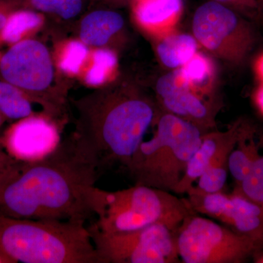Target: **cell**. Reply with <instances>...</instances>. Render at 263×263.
Listing matches in <instances>:
<instances>
[{"label":"cell","mask_w":263,"mask_h":263,"mask_svg":"<svg viewBox=\"0 0 263 263\" xmlns=\"http://www.w3.org/2000/svg\"><path fill=\"white\" fill-rule=\"evenodd\" d=\"M242 122V120L236 121L226 131L224 140L216 155L213 157L209 167L197 179L198 183L197 186H193L189 191L203 194L222 191L228 179V159L236 145Z\"/></svg>","instance_id":"cell-13"},{"label":"cell","mask_w":263,"mask_h":263,"mask_svg":"<svg viewBox=\"0 0 263 263\" xmlns=\"http://www.w3.org/2000/svg\"><path fill=\"white\" fill-rule=\"evenodd\" d=\"M188 200L195 212L221 221L232 230L263 243V205L243 195L233 193L203 194L187 192Z\"/></svg>","instance_id":"cell-9"},{"label":"cell","mask_w":263,"mask_h":263,"mask_svg":"<svg viewBox=\"0 0 263 263\" xmlns=\"http://www.w3.org/2000/svg\"><path fill=\"white\" fill-rule=\"evenodd\" d=\"M198 45L192 34H169L157 44V56L162 65L167 68L176 70L196 54Z\"/></svg>","instance_id":"cell-18"},{"label":"cell","mask_w":263,"mask_h":263,"mask_svg":"<svg viewBox=\"0 0 263 263\" xmlns=\"http://www.w3.org/2000/svg\"><path fill=\"white\" fill-rule=\"evenodd\" d=\"M109 4L118 5V6H124V5H133L138 0H103Z\"/></svg>","instance_id":"cell-29"},{"label":"cell","mask_w":263,"mask_h":263,"mask_svg":"<svg viewBox=\"0 0 263 263\" xmlns=\"http://www.w3.org/2000/svg\"><path fill=\"white\" fill-rule=\"evenodd\" d=\"M42 21V16L32 10H14L0 31V38L3 42L15 44L22 41L24 34L37 27Z\"/></svg>","instance_id":"cell-21"},{"label":"cell","mask_w":263,"mask_h":263,"mask_svg":"<svg viewBox=\"0 0 263 263\" xmlns=\"http://www.w3.org/2000/svg\"><path fill=\"white\" fill-rule=\"evenodd\" d=\"M258 10L259 21L263 20V0H254Z\"/></svg>","instance_id":"cell-31"},{"label":"cell","mask_w":263,"mask_h":263,"mask_svg":"<svg viewBox=\"0 0 263 263\" xmlns=\"http://www.w3.org/2000/svg\"><path fill=\"white\" fill-rule=\"evenodd\" d=\"M176 70L184 84L205 99L204 95H206L209 91L205 84L211 80L213 73L212 63L206 57L197 53L190 61Z\"/></svg>","instance_id":"cell-20"},{"label":"cell","mask_w":263,"mask_h":263,"mask_svg":"<svg viewBox=\"0 0 263 263\" xmlns=\"http://www.w3.org/2000/svg\"><path fill=\"white\" fill-rule=\"evenodd\" d=\"M233 8L252 21H259L258 10L254 0H211Z\"/></svg>","instance_id":"cell-26"},{"label":"cell","mask_w":263,"mask_h":263,"mask_svg":"<svg viewBox=\"0 0 263 263\" xmlns=\"http://www.w3.org/2000/svg\"><path fill=\"white\" fill-rule=\"evenodd\" d=\"M56 127L47 119L32 116L21 119L7 136L8 155L17 160L42 157L58 144Z\"/></svg>","instance_id":"cell-12"},{"label":"cell","mask_w":263,"mask_h":263,"mask_svg":"<svg viewBox=\"0 0 263 263\" xmlns=\"http://www.w3.org/2000/svg\"><path fill=\"white\" fill-rule=\"evenodd\" d=\"M117 63V56L113 51L105 48L98 50L93 57V65L86 74V83L91 86L103 84L115 68Z\"/></svg>","instance_id":"cell-24"},{"label":"cell","mask_w":263,"mask_h":263,"mask_svg":"<svg viewBox=\"0 0 263 263\" xmlns=\"http://www.w3.org/2000/svg\"><path fill=\"white\" fill-rule=\"evenodd\" d=\"M133 12L138 22L155 30L170 28L182 13L183 0H138L133 3Z\"/></svg>","instance_id":"cell-14"},{"label":"cell","mask_w":263,"mask_h":263,"mask_svg":"<svg viewBox=\"0 0 263 263\" xmlns=\"http://www.w3.org/2000/svg\"><path fill=\"white\" fill-rule=\"evenodd\" d=\"M88 229L100 263L181 262L176 232L162 224L124 233H106L93 224Z\"/></svg>","instance_id":"cell-8"},{"label":"cell","mask_w":263,"mask_h":263,"mask_svg":"<svg viewBox=\"0 0 263 263\" xmlns=\"http://www.w3.org/2000/svg\"><path fill=\"white\" fill-rule=\"evenodd\" d=\"M3 80L27 94L48 89L53 79V67L47 48L34 40L13 44L0 59Z\"/></svg>","instance_id":"cell-10"},{"label":"cell","mask_w":263,"mask_h":263,"mask_svg":"<svg viewBox=\"0 0 263 263\" xmlns=\"http://www.w3.org/2000/svg\"><path fill=\"white\" fill-rule=\"evenodd\" d=\"M197 214L188 199L145 185L108 192L99 189L94 226L106 233H124L162 224L176 232L188 216Z\"/></svg>","instance_id":"cell-5"},{"label":"cell","mask_w":263,"mask_h":263,"mask_svg":"<svg viewBox=\"0 0 263 263\" xmlns=\"http://www.w3.org/2000/svg\"><path fill=\"white\" fill-rule=\"evenodd\" d=\"M224 136L226 132H207L202 135L201 143L190 159L186 171L174 193L178 195L186 193L193 187L194 183L209 167Z\"/></svg>","instance_id":"cell-15"},{"label":"cell","mask_w":263,"mask_h":263,"mask_svg":"<svg viewBox=\"0 0 263 263\" xmlns=\"http://www.w3.org/2000/svg\"><path fill=\"white\" fill-rule=\"evenodd\" d=\"M252 22L233 8L209 0L194 13L193 35L198 44L214 57L239 67L247 61L258 43Z\"/></svg>","instance_id":"cell-6"},{"label":"cell","mask_w":263,"mask_h":263,"mask_svg":"<svg viewBox=\"0 0 263 263\" xmlns=\"http://www.w3.org/2000/svg\"><path fill=\"white\" fill-rule=\"evenodd\" d=\"M99 168L73 134L35 160L0 170V214L86 222L95 216Z\"/></svg>","instance_id":"cell-1"},{"label":"cell","mask_w":263,"mask_h":263,"mask_svg":"<svg viewBox=\"0 0 263 263\" xmlns=\"http://www.w3.org/2000/svg\"><path fill=\"white\" fill-rule=\"evenodd\" d=\"M14 8L36 10L69 19L79 15L83 0H7Z\"/></svg>","instance_id":"cell-22"},{"label":"cell","mask_w":263,"mask_h":263,"mask_svg":"<svg viewBox=\"0 0 263 263\" xmlns=\"http://www.w3.org/2000/svg\"><path fill=\"white\" fill-rule=\"evenodd\" d=\"M156 124L153 138L142 142L127 170L136 184L174 193L204 133L193 123L166 112L159 115Z\"/></svg>","instance_id":"cell-4"},{"label":"cell","mask_w":263,"mask_h":263,"mask_svg":"<svg viewBox=\"0 0 263 263\" xmlns=\"http://www.w3.org/2000/svg\"><path fill=\"white\" fill-rule=\"evenodd\" d=\"M28 95L14 85L0 81V113L7 119L21 120L34 116Z\"/></svg>","instance_id":"cell-19"},{"label":"cell","mask_w":263,"mask_h":263,"mask_svg":"<svg viewBox=\"0 0 263 263\" xmlns=\"http://www.w3.org/2000/svg\"><path fill=\"white\" fill-rule=\"evenodd\" d=\"M235 190L263 205V156L259 155L256 159L248 174L236 185Z\"/></svg>","instance_id":"cell-23"},{"label":"cell","mask_w":263,"mask_h":263,"mask_svg":"<svg viewBox=\"0 0 263 263\" xmlns=\"http://www.w3.org/2000/svg\"><path fill=\"white\" fill-rule=\"evenodd\" d=\"M156 91L164 112L193 123L204 133L216 125V108L184 84L177 70L161 76Z\"/></svg>","instance_id":"cell-11"},{"label":"cell","mask_w":263,"mask_h":263,"mask_svg":"<svg viewBox=\"0 0 263 263\" xmlns=\"http://www.w3.org/2000/svg\"><path fill=\"white\" fill-rule=\"evenodd\" d=\"M0 263H15L6 254L0 250Z\"/></svg>","instance_id":"cell-32"},{"label":"cell","mask_w":263,"mask_h":263,"mask_svg":"<svg viewBox=\"0 0 263 263\" xmlns=\"http://www.w3.org/2000/svg\"><path fill=\"white\" fill-rule=\"evenodd\" d=\"M255 129L248 123L242 122L236 145L228 159V171L238 184L248 174L254 161L259 157V147L254 141Z\"/></svg>","instance_id":"cell-17"},{"label":"cell","mask_w":263,"mask_h":263,"mask_svg":"<svg viewBox=\"0 0 263 263\" xmlns=\"http://www.w3.org/2000/svg\"><path fill=\"white\" fill-rule=\"evenodd\" d=\"M87 55L88 48L86 44L79 41L71 42L66 48L60 62V68L67 73H77Z\"/></svg>","instance_id":"cell-25"},{"label":"cell","mask_w":263,"mask_h":263,"mask_svg":"<svg viewBox=\"0 0 263 263\" xmlns=\"http://www.w3.org/2000/svg\"><path fill=\"white\" fill-rule=\"evenodd\" d=\"M76 108L73 136L100 169L115 164L127 169L159 117L153 101L129 86L90 95L78 101Z\"/></svg>","instance_id":"cell-2"},{"label":"cell","mask_w":263,"mask_h":263,"mask_svg":"<svg viewBox=\"0 0 263 263\" xmlns=\"http://www.w3.org/2000/svg\"><path fill=\"white\" fill-rule=\"evenodd\" d=\"M263 84V83H262ZM254 102L260 113L263 114V84L257 90L254 96Z\"/></svg>","instance_id":"cell-27"},{"label":"cell","mask_w":263,"mask_h":263,"mask_svg":"<svg viewBox=\"0 0 263 263\" xmlns=\"http://www.w3.org/2000/svg\"><path fill=\"white\" fill-rule=\"evenodd\" d=\"M0 250L15 263H100L84 221L0 214Z\"/></svg>","instance_id":"cell-3"},{"label":"cell","mask_w":263,"mask_h":263,"mask_svg":"<svg viewBox=\"0 0 263 263\" xmlns=\"http://www.w3.org/2000/svg\"><path fill=\"white\" fill-rule=\"evenodd\" d=\"M13 159L14 158H13L11 156L0 149V170L8 165Z\"/></svg>","instance_id":"cell-28"},{"label":"cell","mask_w":263,"mask_h":263,"mask_svg":"<svg viewBox=\"0 0 263 263\" xmlns=\"http://www.w3.org/2000/svg\"><path fill=\"white\" fill-rule=\"evenodd\" d=\"M124 24L122 15L113 10L91 12L81 22V41L88 46H104L122 28Z\"/></svg>","instance_id":"cell-16"},{"label":"cell","mask_w":263,"mask_h":263,"mask_svg":"<svg viewBox=\"0 0 263 263\" xmlns=\"http://www.w3.org/2000/svg\"><path fill=\"white\" fill-rule=\"evenodd\" d=\"M256 70H257V74H258L259 78L263 82V55L259 57L258 61L256 64Z\"/></svg>","instance_id":"cell-30"},{"label":"cell","mask_w":263,"mask_h":263,"mask_svg":"<svg viewBox=\"0 0 263 263\" xmlns=\"http://www.w3.org/2000/svg\"><path fill=\"white\" fill-rule=\"evenodd\" d=\"M5 119H7L6 118L4 117L1 113H0V127L3 125V123H4Z\"/></svg>","instance_id":"cell-33"},{"label":"cell","mask_w":263,"mask_h":263,"mask_svg":"<svg viewBox=\"0 0 263 263\" xmlns=\"http://www.w3.org/2000/svg\"><path fill=\"white\" fill-rule=\"evenodd\" d=\"M176 246L184 263H241L262 254L247 235L194 214L176 232Z\"/></svg>","instance_id":"cell-7"}]
</instances>
